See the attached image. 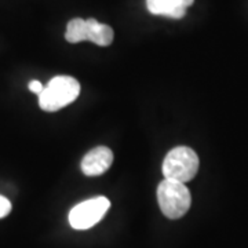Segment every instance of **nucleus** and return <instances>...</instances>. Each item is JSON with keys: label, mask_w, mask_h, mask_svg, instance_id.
Segmentation results:
<instances>
[{"label": "nucleus", "mask_w": 248, "mask_h": 248, "mask_svg": "<svg viewBox=\"0 0 248 248\" xmlns=\"http://www.w3.org/2000/svg\"><path fill=\"white\" fill-rule=\"evenodd\" d=\"M80 94V83L72 76H55L39 95V107L45 112H57L75 102Z\"/></svg>", "instance_id": "nucleus-1"}, {"label": "nucleus", "mask_w": 248, "mask_h": 248, "mask_svg": "<svg viewBox=\"0 0 248 248\" xmlns=\"http://www.w3.org/2000/svg\"><path fill=\"white\" fill-rule=\"evenodd\" d=\"M157 202L161 213L167 218L179 219L189 211L192 196L185 184L163 179L157 186Z\"/></svg>", "instance_id": "nucleus-2"}, {"label": "nucleus", "mask_w": 248, "mask_h": 248, "mask_svg": "<svg viewBox=\"0 0 248 248\" xmlns=\"http://www.w3.org/2000/svg\"><path fill=\"white\" fill-rule=\"evenodd\" d=\"M200 160L193 149L187 146H177L167 153L163 160V175L164 179H171L186 184L192 181L199 171Z\"/></svg>", "instance_id": "nucleus-3"}, {"label": "nucleus", "mask_w": 248, "mask_h": 248, "mask_svg": "<svg viewBox=\"0 0 248 248\" xmlns=\"http://www.w3.org/2000/svg\"><path fill=\"white\" fill-rule=\"evenodd\" d=\"M110 207L105 196H97L75 205L69 213V223L76 231H87L104 218Z\"/></svg>", "instance_id": "nucleus-4"}, {"label": "nucleus", "mask_w": 248, "mask_h": 248, "mask_svg": "<svg viewBox=\"0 0 248 248\" xmlns=\"http://www.w3.org/2000/svg\"><path fill=\"white\" fill-rule=\"evenodd\" d=\"M113 163V153L107 146H97L83 157L81 160V171L87 177L102 175L110 169Z\"/></svg>", "instance_id": "nucleus-5"}, {"label": "nucleus", "mask_w": 248, "mask_h": 248, "mask_svg": "<svg viewBox=\"0 0 248 248\" xmlns=\"http://www.w3.org/2000/svg\"><path fill=\"white\" fill-rule=\"evenodd\" d=\"M195 0H146V7L153 16L181 19L186 16V10Z\"/></svg>", "instance_id": "nucleus-6"}, {"label": "nucleus", "mask_w": 248, "mask_h": 248, "mask_svg": "<svg viewBox=\"0 0 248 248\" xmlns=\"http://www.w3.org/2000/svg\"><path fill=\"white\" fill-rule=\"evenodd\" d=\"M113 37H115L113 29L109 25L101 24L94 18L86 19V40L93 42L101 47H107L112 45Z\"/></svg>", "instance_id": "nucleus-7"}, {"label": "nucleus", "mask_w": 248, "mask_h": 248, "mask_svg": "<svg viewBox=\"0 0 248 248\" xmlns=\"http://www.w3.org/2000/svg\"><path fill=\"white\" fill-rule=\"evenodd\" d=\"M65 39L69 43H80L86 42V19L83 18H73L68 22Z\"/></svg>", "instance_id": "nucleus-8"}, {"label": "nucleus", "mask_w": 248, "mask_h": 248, "mask_svg": "<svg viewBox=\"0 0 248 248\" xmlns=\"http://www.w3.org/2000/svg\"><path fill=\"white\" fill-rule=\"evenodd\" d=\"M11 213V203L7 197L0 195V218H4Z\"/></svg>", "instance_id": "nucleus-9"}, {"label": "nucleus", "mask_w": 248, "mask_h": 248, "mask_svg": "<svg viewBox=\"0 0 248 248\" xmlns=\"http://www.w3.org/2000/svg\"><path fill=\"white\" fill-rule=\"evenodd\" d=\"M29 90H31L32 93L37 94V95H40L42 91L45 90V86H43L39 80H32V81L29 83Z\"/></svg>", "instance_id": "nucleus-10"}]
</instances>
